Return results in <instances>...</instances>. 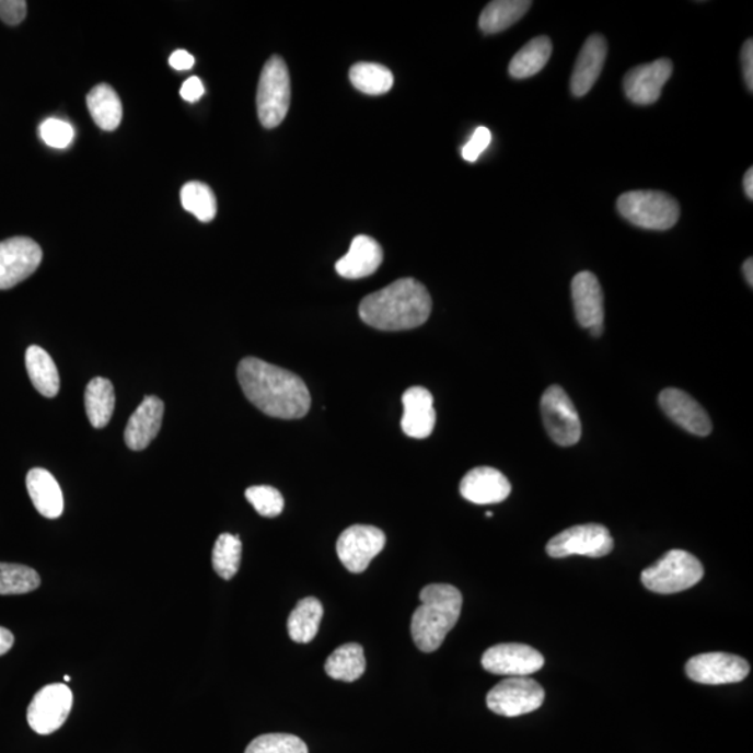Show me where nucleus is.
Wrapping results in <instances>:
<instances>
[{
  "label": "nucleus",
  "instance_id": "nucleus-1",
  "mask_svg": "<svg viewBox=\"0 0 753 753\" xmlns=\"http://www.w3.org/2000/svg\"><path fill=\"white\" fill-rule=\"evenodd\" d=\"M238 380L256 408L277 419H300L312 406L308 385L299 375L257 358L238 366Z\"/></svg>",
  "mask_w": 753,
  "mask_h": 753
},
{
  "label": "nucleus",
  "instance_id": "nucleus-2",
  "mask_svg": "<svg viewBox=\"0 0 753 753\" xmlns=\"http://www.w3.org/2000/svg\"><path fill=\"white\" fill-rule=\"evenodd\" d=\"M432 300L424 283L402 278L361 300L360 318L381 331L414 329L429 320Z\"/></svg>",
  "mask_w": 753,
  "mask_h": 753
},
{
  "label": "nucleus",
  "instance_id": "nucleus-3",
  "mask_svg": "<svg viewBox=\"0 0 753 753\" xmlns=\"http://www.w3.org/2000/svg\"><path fill=\"white\" fill-rule=\"evenodd\" d=\"M420 602L412 617V638L419 650L432 653L460 619L463 599L452 584L432 583L421 590Z\"/></svg>",
  "mask_w": 753,
  "mask_h": 753
},
{
  "label": "nucleus",
  "instance_id": "nucleus-4",
  "mask_svg": "<svg viewBox=\"0 0 753 753\" xmlns=\"http://www.w3.org/2000/svg\"><path fill=\"white\" fill-rule=\"evenodd\" d=\"M704 565L684 549H671L650 567L645 568L640 579L650 592L673 594L695 587L704 578Z\"/></svg>",
  "mask_w": 753,
  "mask_h": 753
},
{
  "label": "nucleus",
  "instance_id": "nucleus-5",
  "mask_svg": "<svg viewBox=\"0 0 753 753\" xmlns=\"http://www.w3.org/2000/svg\"><path fill=\"white\" fill-rule=\"evenodd\" d=\"M617 208L625 220L649 231H668L680 218V206L665 193L638 190L619 196Z\"/></svg>",
  "mask_w": 753,
  "mask_h": 753
},
{
  "label": "nucleus",
  "instance_id": "nucleus-6",
  "mask_svg": "<svg viewBox=\"0 0 753 753\" xmlns=\"http://www.w3.org/2000/svg\"><path fill=\"white\" fill-rule=\"evenodd\" d=\"M291 105V78L281 56L264 65L257 90L258 119L266 129H275L287 118Z\"/></svg>",
  "mask_w": 753,
  "mask_h": 753
},
{
  "label": "nucleus",
  "instance_id": "nucleus-7",
  "mask_svg": "<svg viewBox=\"0 0 753 753\" xmlns=\"http://www.w3.org/2000/svg\"><path fill=\"white\" fill-rule=\"evenodd\" d=\"M543 686L529 676H508L487 694V707L493 714L518 717L532 714L543 705Z\"/></svg>",
  "mask_w": 753,
  "mask_h": 753
},
{
  "label": "nucleus",
  "instance_id": "nucleus-8",
  "mask_svg": "<svg viewBox=\"0 0 753 753\" xmlns=\"http://www.w3.org/2000/svg\"><path fill=\"white\" fill-rule=\"evenodd\" d=\"M614 548V538L607 528L599 523H588L567 529L547 543L546 552L552 558L587 556L599 558L607 556Z\"/></svg>",
  "mask_w": 753,
  "mask_h": 753
},
{
  "label": "nucleus",
  "instance_id": "nucleus-9",
  "mask_svg": "<svg viewBox=\"0 0 753 753\" xmlns=\"http://www.w3.org/2000/svg\"><path fill=\"white\" fill-rule=\"evenodd\" d=\"M543 424L556 444L571 447L582 437L578 410L559 385H552L542 396Z\"/></svg>",
  "mask_w": 753,
  "mask_h": 753
},
{
  "label": "nucleus",
  "instance_id": "nucleus-10",
  "mask_svg": "<svg viewBox=\"0 0 753 753\" xmlns=\"http://www.w3.org/2000/svg\"><path fill=\"white\" fill-rule=\"evenodd\" d=\"M73 692L65 684H50L35 694L27 709L30 727L39 735L53 734L68 720Z\"/></svg>",
  "mask_w": 753,
  "mask_h": 753
},
{
  "label": "nucleus",
  "instance_id": "nucleus-11",
  "mask_svg": "<svg viewBox=\"0 0 753 753\" xmlns=\"http://www.w3.org/2000/svg\"><path fill=\"white\" fill-rule=\"evenodd\" d=\"M43 262V248L30 238L0 242V291L16 287L32 277Z\"/></svg>",
  "mask_w": 753,
  "mask_h": 753
},
{
  "label": "nucleus",
  "instance_id": "nucleus-12",
  "mask_svg": "<svg viewBox=\"0 0 753 753\" xmlns=\"http://www.w3.org/2000/svg\"><path fill=\"white\" fill-rule=\"evenodd\" d=\"M385 542V534L379 528L350 526L338 538V557L348 571L360 574L368 569L371 559L383 552Z\"/></svg>",
  "mask_w": 753,
  "mask_h": 753
},
{
  "label": "nucleus",
  "instance_id": "nucleus-13",
  "mask_svg": "<svg viewBox=\"0 0 753 753\" xmlns=\"http://www.w3.org/2000/svg\"><path fill=\"white\" fill-rule=\"evenodd\" d=\"M748 661L729 653H705L694 656L685 665V673L695 683L725 685L741 683L750 674Z\"/></svg>",
  "mask_w": 753,
  "mask_h": 753
},
{
  "label": "nucleus",
  "instance_id": "nucleus-14",
  "mask_svg": "<svg viewBox=\"0 0 753 753\" xmlns=\"http://www.w3.org/2000/svg\"><path fill=\"white\" fill-rule=\"evenodd\" d=\"M482 665L496 675L528 676L542 670L544 658L529 645L500 644L485 651Z\"/></svg>",
  "mask_w": 753,
  "mask_h": 753
},
{
  "label": "nucleus",
  "instance_id": "nucleus-15",
  "mask_svg": "<svg viewBox=\"0 0 753 753\" xmlns=\"http://www.w3.org/2000/svg\"><path fill=\"white\" fill-rule=\"evenodd\" d=\"M575 315L579 325L588 328L593 337H602L604 331V297L596 275L583 271L572 279Z\"/></svg>",
  "mask_w": 753,
  "mask_h": 753
},
{
  "label": "nucleus",
  "instance_id": "nucleus-16",
  "mask_svg": "<svg viewBox=\"0 0 753 753\" xmlns=\"http://www.w3.org/2000/svg\"><path fill=\"white\" fill-rule=\"evenodd\" d=\"M673 74L670 59H659L636 66L624 78V91L636 105H651L660 99L661 90Z\"/></svg>",
  "mask_w": 753,
  "mask_h": 753
},
{
  "label": "nucleus",
  "instance_id": "nucleus-17",
  "mask_svg": "<svg viewBox=\"0 0 753 753\" xmlns=\"http://www.w3.org/2000/svg\"><path fill=\"white\" fill-rule=\"evenodd\" d=\"M659 404L664 414L674 424L683 427L691 435L705 437L711 431V421L706 410L684 391L676 389L664 390L659 396Z\"/></svg>",
  "mask_w": 753,
  "mask_h": 753
},
{
  "label": "nucleus",
  "instance_id": "nucleus-18",
  "mask_svg": "<svg viewBox=\"0 0 753 753\" xmlns=\"http://www.w3.org/2000/svg\"><path fill=\"white\" fill-rule=\"evenodd\" d=\"M460 491L465 500L487 506L507 500L511 495V483L495 467L480 466L466 473Z\"/></svg>",
  "mask_w": 753,
  "mask_h": 753
},
{
  "label": "nucleus",
  "instance_id": "nucleus-19",
  "mask_svg": "<svg viewBox=\"0 0 753 753\" xmlns=\"http://www.w3.org/2000/svg\"><path fill=\"white\" fill-rule=\"evenodd\" d=\"M404 416L401 426L406 436L412 439H427L436 427L435 398L424 386H412L404 396Z\"/></svg>",
  "mask_w": 753,
  "mask_h": 753
},
{
  "label": "nucleus",
  "instance_id": "nucleus-20",
  "mask_svg": "<svg viewBox=\"0 0 753 753\" xmlns=\"http://www.w3.org/2000/svg\"><path fill=\"white\" fill-rule=\"evenodd\" d=\"M165 405L158 396H146L125 430L126 445L131 451H142L151 444L161 430Z\"/></svg>",
  "mask_w": 753,
  "mask_h": 753
},
{
  "label": "nucleus",
  "instance_id": "nucleus-21",
  "mask_svg": "<svg viewBox=\"0 0 753 753\" xmlns=\"http://www.w3.org/2000/svg\"><path fill=\"white\" fill-rule=\"evenodd\" d=\"M607 56V40L602 35H590L579 53L571 78V91L575 96H583L593 89L602 73Z\"/></svg>",
  "mask_w": 753,
  "mask_h": 753
},
{
  "label": "nucleus",
  "instance_id": "nucleus-22",
  "mask_svg": "<svg viewBox=\"0 0 753 753\" xmlns=\"http://www.w3.org/2000/svg\"><path fill=\"white\" fill-rule=\"evenodd\" d=\"M383 258V247L380 243L373 238L360 235L354 239L349 252L338 259L335 269L346 279L366 278L380 268Z\"/></svg>",
  "mask_w": 753,
  "mask_h": 753
},
{
  "label": "nucleus",
  "instance_id": "nucleus-23",
  "mask_svg": "<svg viewBox=\"0 0 753 753\" xmlns=\"http://www.w3.org/2000/svg\"><path fill=\"white\" fill-rule=\"evenodd\" d=\"M25 485H27L35 510L40 515L48 519L62 515L65 508L62 488L48 471L43 470V467H34L28 472Z\"/></svg>",
  "mask_w": 753,
  "mask_h": 753
},
{
  "label": "nucleus",
  "instance_id": "nucleus-24",
  "mask_svg": "<svg viewBox=\"0 0 753 753\" xmlns=\"http://www.w3.org/2000/svg\"><path fill=\"white\" fill-rule=\"evenodd\" d=\"M25 368L34 389L45 398H55L59 393V371L47 350L40 346H30L25 352Z\"/></svg>",
  "mask_w": 753,
  "mask_h": 753
},
{
  "label": "nucleus",
  "instance_id": "nucleus-25",
  "mask_svg": "<svg viewBox=\"0 0 753 753\" xmlns=\"http://www.w3.org/2000/svg\"><path fill=\"white\" fill-rule=\"evenodd\" d=\"M86 106L91 118L100 129L114 131L118 129L124 108L116 91L109 84H99L86 95Z\"/></svg>",
  "mask_w": 753,
  "mask_h": 753
},
{
  "label": "nucleus",
  "instance_id": "nucleus-26",
  "mask_svg": "<svg viewBox=\"0 0 753 753\" xmlns=\"http://www.w3.org/2000/svg\"><path fill=\"white\" fill-rule=\"evenodd\" d=\"M114 384L104 376H95L86 385L84 404L86 416L94 429H104L108 426L115 410Z\"/></svg>",
  "mask_w": 753,
  "mask_h": 753
},
{
  "label": "nucleus",
  "instance_id": "nucleus-27",
  "mask_svg": "<svg viewBox=\"0 0 753 753\" xmlns=\"http://www.w3.org/2000/svg\"><path fill=\"white\" fill-rule=\"evenodd\" d=\"M532 2L529 0H496L487 4L479 19L480 30L485 34L506 32L525 16Z\"/></svg>",
  "mask_w": 753,
  "mask_h": 753
},
{
  "label": "nucleus",
  "instance_id": "nucleus-28",
  "mask_svg": "<svg viewBox=\"0 0 753 753\" xmlns=\"http://www.w3.org/2000/svg\"><path fill=\"white\" fill-rule=\"evenodd\" d=\"M324 609L315 598L300 600L288 618V633L293 642L309 644L318 633Z\"/></svg>",
  "mask_w": 753,
  "mask_h": 753
},
{
  "label": "nucleus",
  "instance_id": "nucleus-29",
  "mask_svg": "<svg viewBox=\"0 0 753 753\" xmlns=\"http://www.w3.org/2000/svg\"><path fill=\"white\" fill-rule=\"evenodd\" d=\"M366 671L363 648L359 644H346L333 651L325 661V673L333 680L354 683Z\"/></svg>",
  "mask_w": 753,
  "mask_h": 753
},
{
  "label": "nucleus",
  "instance_id": "nucleus-30",
  "mask_svg": "<svg viewBox=\"0 0 753 753\" xmlns=\"http://www.w3.org/2000/svg\"><path fill=\"white\" fill-rule=\"evenodd\" d=\"M553 53L552 40L548 37H537L513 56L510 63V74L513 79H528L537 74L547 65Z\"/></svg>",
  "mask_w": 753,
  "mask_h": 753
},
{
  "label": "nucleus",
  "instance_id": "nucleus-31",
  "mask_svg": "<svg viewBox=\"0 0 753 753\" xmlns=\"http://www.w3.org/2000/svg\"><path fill=\"white\" fill-rule=\"evenodd\" d=\"M349 79L355 89L369 95L389 93L394 85V76L391 70L379 63H356L349 71Z\"/></svg>",
  "mask_w": 753,
  "mask_h": 753
},
{
  "label": "nucleus",
  "instance_id": "nucleus-32",
  "mask_svg": "<svg viewBox=\"0 0 753 753\" xmlns=\"http://www.w3.org/2000/svg\"><path fill=\"white\" fill-rule=\"evenodd\" d=\"M182 206L198 221L211 222L217 216V198L211 187L201 182H188L182 187Z\"/></svg>",
  "mask_w": 753,
  "mask_h": 753
},
{
  "label": "nucleus",
  "instance_id": "nucleus-33",
  "mask_svg": "<svg viewBox=\"0 0 753 753\" xmlns=\"http://www.w3.org/2000/svg\"><path fill=\"white\" fill-rule=\"evenodd\" d=\"M242 542L236 534L222 533L212 549V567L222 579H232L241 567Z\"/></svg>",
  "mask_w": 753,
  "mask_h": 753
},
{
  "label": "nucleus",
  "instance_id": "nucleus-34",
  "mask_svg": "<svg viewBox=\"0 0 753 753\" xmlns=\"http://www.w3.org/2000/svg\"><path fill=\"white\" fill-rule=\"evenodd\" d=\"M35 569L22 564L0 563V594H25L39 588Z\"/></svg>",
  "mask_w": 753,
  "mask_h": 753
},
{
  "label": "nucleus",
  "instance_id": "nucleus-35",
  "mask_svg": "<svg viewBox=\"0 0 753 753\" xmlns=\"http://www.w3.org/2000/svg\"><path fill=\"white\" fill-rule=\"evenodd\" d=\"M244 753H309V750L297 735L264 734L253 740Z\"/></svg>",
  "mask_w": 753,
  "mask_h": 753
},
{
  "label": "nucleus",
  "instance_id": "nucleus-36",
  "mask_svg": "<svg viewBox=\"0 0 753 753\" xmlns=\"http://www.w3.org/2000/svg\"><path fill=\"white\" fill-rule=\"evenodd\" d=\"M244 496L262 517L275 518L281 515L283 511V497L277 488L271 486L248 487Z\"/></svg>",
  "mask_w": 753,
  "mask_h": 753
},
{
  "label": "nucleus",
  "instance_id": "nucleus-37",
  "mask_svg": "<svg viewBox=\"0 0 753 753\" xmlns=\"http://www.w3.org/2000/svg\"><path fill=\"white\" fill-rule=\"evenodd\" d=\"M40 139L53 149H68L74 139L73 126L68 121L49 118L39 126Z\"/></svg>",
  "mask_w": 753,
  "mask_h": 753
},
{
  "label": "nucleus",
  "instance_id": "nucleus-38",
  "mask_svg": "<svg viewBox=\"0 0 753 753\" xmlns=\"http://www.w3.org/2000/svg\"><path fill=\"white\" fill-rule=\"evenodd\" d=\"M491 144V131L487 127H477L471 140L466 142L462 149L463 160L467 162H476L479 160L483 152Z\"/></svg>",
  "mask_w": 753,
  "mask_h": 753
},
{
  "label": "nucleus",
  "instance_id": "nucleus-39",
  "mask_svg": "<svg viewBox=\"0 0 753 753\" xmlns=\"http://www.w3.org/2000/svg\"><path fill=\"white\" fill-rule=\"evenodd\" d=\"M27 16L24 0H0V20L8 25H18Z\"/></svg>",
  "mask_w": 753,
  "mask_h": 753
},
{
  "label": "nucleus",
  "instance_id": "nucleus-40",
  "mask_svg": "<svg viewBox=\"0 0 753 753\" xmlns=\"http://www.w3.org/2000/svg\"><path fill=\"white\" fill-rule=\"evenodd\" d=\"M205 85L198 78H190L183 83L181 89L182 99L187 103H197L205 95Z\"/></svg>",
  "mask_w": 753,
  "mask_h": 753
},
{
  "label": "nucleus",
  "instance_id": "nucleus-41",
  "mask_svg": "<svg viewBox=\"0 0 753 753\" xmlns=\"http://www.w3.org/2000/svg\"><path fill=\"white\" fill-rule=\"evenodd\" d=\"M742 70H744V79L748 90L753 91V43L748 39L742 48L741 54Z\"/></svg>",
  "mask_w": 753,
  "mask_h": 753
},
{
  "label": "nucleus",
  "instance_id": "nucleus-42",
  "mask_svg": "<svg viewBox=\"0 0 753 753\" xmlns=\"http://www.w3.org/2000/svg\"><path fill=\"white\" fill-rule=\"evenodd\" d=\"M195 58L190 54L187 53V50H176L175 54H172L171 59H170V65L171 68L175 70H190L193 66H195Z\"/></svg>",
  "mask_w": 753,
  "mask_h": 753
},
{
  "label": "nucleus",
  "instance_id": "nucleus-43",
  "mask_svg": "<svg viewBox=\"0 0 753 753\" xmlns=\"http://www.w3.org/2000/svg\"><path fill=\"white\" fill-rule=\"evenodd\" d=\"M14 644V636L9 629L0 627V656L7 654Z\"/></svg>",
  "mask_w": 753,
  "mask_h": 753
},
{
  "label": "nucleus",
  "instance_id": "nucleus-44",
  "mask_svg": "<svg viewBox=\"0 0 753 753\" xmlns=\"http://www.w3.org/2000/svg\"><path fill=\"white\" fill-rule=\"evenodd\" d=\"M744 188H745V195L750 200H753V170L750 167V171L745 173L744 177Z\"/></svg>",
  "mask_w": 753,
  "mask_h": 753
},
{
  "label": "nucleus",
  "instance_id": "nucleus-45",
  "mask_svg": "<svg viewBox=\"0 0 753 753\" xmlns=\"http://www.w3.org/2000/svg\"><path fill=\"white\" fill-rule=\"evenodd\" d=\"M744 275L746 282L750 283V287L752 288L753 285V259L748 258L746 262L744 263Z\"/></svg>",
  "mask_w": 753,
  "mask_h": 753
},
{
  "label": "nucleus",
  "instance_id": "nucleus-46",
  "mask_svg": "<svg viewBox=\"0 0 753 753\" xmlns=\"http://www.w3.org/2000/svg\"><path fill=\"white\" fill-rule=\"evenodd\" d=\"M65 681H66V683H69L70 676H69V675H65Z\"/></svg>",
  "mask_w": 753,
  "mask_h": 753
},
{
  "label": "nucleus",
  "instance_id": "nucleus-47",
  "mask_svg": "<svg viewBox=\"0 0 753 753\" xmlns=\"http://www.w3.org/2000/svg\"><path fill=\"white\" fill-rule=\"evenodd\" d=\"M486 517H487V518H491V517H493V512H487V513H486Z\"/></svg>",
  "mask_w": 753,
  "mask_h": 753
}]
</instances>
